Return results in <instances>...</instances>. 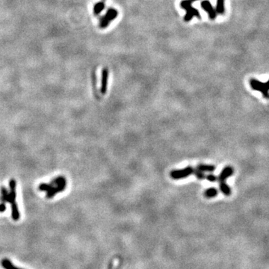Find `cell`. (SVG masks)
<instances>
[{
	"instance_id": "6da1fadb",
	"label": "cell",
	"mask_w": 269,
	"mask_h": 269,
	"mask_svg": "<svg viewBox=\"0 0 269 269\" xmlns=\"http://www.w3.org/2000/svg\"><path fill=\"white\" fill-rule=\"evenodd\" d=\"M249 84H250V86L253 90L260 92V93L263 95V97H265V98L266 99L268 98L269 97L268 82H262L261 81L257 80V79H250V81H249Z\"/></svg>"
},
{
	"instance_id": "7a4b0ae2",
	"label": "cell",
	"mask_w": 269,
	"mask_h": 269,
	"mask_svg": "<svg viewBox=\"0 0 269 269\" xmlns=\"http://www.w3.org/2000/svg\"><path fill=\"white\" fill-rule=\"evenodd\" d=\"M118 16V11L115 8H109L105 14L101 18L100 21V27L101 29H105L109 26L111 21L115 20Z\"/></svg>"
},
{
	"instance_id": "3957f363",
	"label": "cell",
	"mask_w": 269,
	"mask_h": 269,
	"mask_svg": "<svg viewBox=\"0 0 269 269\" xmlns=\"http://www.w3.org/2000/svg\"><path fill=\"white\" fill-rule=\"evenodd\" d=\"M194 168L192 167H186L183 169L174 170L171 172V177L174 179H181L188 177L190 175L194 174Z\"/></svg>"
},
{
	"instance_id": "277c9868",
	"label": "cell",
	"mask_w": 269,
	"mask_h": 269,
	"mask_svg": "<svg viewBox=\"0 0 269 269\" xmlns=\"http://www.w3.org/2000/svg\"><path fill=\"white\" fill-rule=\"evenodd\" d=\"M200 6L202 9L204 10L207 13L209 19H212V20L215 19L216 16H217V13H216L215 9L212 6V3L209 0H204V1L201 2Z\"/></svg>"
},
{
	"instance_id": "5b68a950",
	"label": "cell",
	"mask_w": 269,
	"mask_h": 269,
	"mask_svg": "<svg viewBox=\"0 0 269 269\" xmlns=\"http://www.w3.org/2000/svg\"><path fill=\"white\" fill-rule=\"evenodd\" d=\"M108 69L105 67L102 70V78H101V87H100V92L102 94H105L107 91L108 88Z\"/></svg>"
},
{
	"instance_id": "8992f818",
	"label": "cell",
	"mask_w": 269,
	"mask_h": 269,
	"mask_svg": "<svg viewBox=\"0 0 269 269\" xmlns=\"http://www.w3.org/2000/svg\"><path fill=\"white\" fill-rule=\"evenodd\" d=\"M187 12H186V15L184 16V21L185 22H190L191 19H193V17H197L198 19H200L201 16L200 14L199 11L195 8H193L192 6L190 8H189L188 9L186 10Z\"/></svg>"
},
{
	"instance_id": "52a82bcc",
	"label": "cell",
	"mask_w": 269,
	"mask_h": 269,
	"mask_svg": "<svg viewBox=\"0 0 269 269\" xmlns=\"http://www.w3.org/2000/svg\"><path fill=\"white\" fill-rule=\"evenodd\" d=\"M232 174H233V169H232V167L227 166L222 170L220 175H219V176L218 177V179L220 182H224L227 178L230 177V176H232Z\"/></svg>"
},
{
	"instance_id": "ba28073f",
	"label": "cell",
	"mask_w": 269,
	"mask_h": 269,
	"mask_svg": "<svg viewBox=\"0 0 269 269\" xmlns=\"http://www.w3.org/2000/svg\"><path fill=\"white\" fill-rule=\"evenodd\" d=\"M215 11L217 14L223 15L225 13V6H224V0H217Z\"/></svg>"
},
{
	"instance_id": "9c48e42d",
	"label": "cell",
	"mask_w": 269,
	"mask_h": 269,
	"mask_svg": "<svg viewBox=\"0 0 269 269\" xmlns=\"http://www.w3.org/2000/svg\"><path fill=\"white\" fill-rule=\"evenodd\" d=\"M104 8H105V3L103 2H99L96 3L94 6V14L96 16L99 15L103 11Z\"/></svg>"
},
{
	"instance_id": "30bf717a",
	"label": "cell",
	"mask_w": 269,
	"mask_h": 269,
	"mask_svg": "<svg viewBox=\"0 0 269 269\" xmlns=\"http://www.w3.org/2000/svg\"><path fill=\"white\" fill-rule=\"evenodd\" d=\"M197 169L202 172H213L215 170V167L209 165H200L197 167Z\"/></svg>"
},
{
	"instance_id": "8fae6325",
	"label": "cell",
	"mask_w": 269,
	"mask_h": 269,
	"mask_svg": "<svg viewBox=\"0 0 269 269\" xmlns=\"http://www.w3.org/2000/svg\"><path fill=\"white\" fill-rule=\"evenodd\" d=\"M220 190L226 196H230L231 194V189L230 188V186L224 182H221Z\"/></svg>"
},
{
	"instance_id": "7c38bea8",
	"label": "cell",
	"mask_w": 269,
	"mask_h": 269,
	"mask_svg": "<svg viewBox=\"0 0 269 269\" xmlns=\"http://www.w3.org/2000/svg\"><path fill=\"white\" fill-rule=\"evenodd\" d=\"M11 215L14 220H18L19 218V212L18 210L17 206H16V202L14 204H11Z\"/></svg>"
},
{
	"instance_id": "4fadbf2b",
	"label": "cell",
	"mask_w": 269,
	"mask_h": 269,
	"mask_svg": "<svg viewBox=\"0 0 269 269\" xmlns=\"http://www.w3.org/2000/svg\"><path fill=\"white\" fill-rule=\"evenodd\" d=\"M1 265L5 269H22L16 268V266H14L12 264V262L10 261L9 260H8V259H4V260H2Z\"/></svg>"
},
{
	"instance_id": "5bb4252c",
	"label": "cell",
	"mask_w": 269,
	"mask_h": 269,
	"mask_svg": "<svg viewBox=\"0 0 269 269\" xmlns=\"http://www.w3.org/2000/svg\"><path fill=\"white\" fill-rule=\"evenodd\" d=\"M218 191L216 189H214V188H209V189H206L205 191L204 195L207 198H213L218 195Z\"/></svg>"
},
{
	"instance_id": "9a60e30c",
	"label": "cell",
	"mask_w": 269,
	"mask_h": 269,
	"mask_svg": "<svg viewBox=\"0 0 269 269\" xmlns=\"http://www.w3.org/2000/svg\"><path fill=\"white\" fill-rule=\"evenodd\" d=\"M197 1L198 0H182L180 2V8L184 10L188 9L189 8L191 7L193 3Z\"/></svg>"
},
{
	"instance_id": "2e32d148",
	"label": "cell",
	"mask_w": 269,
	"mask_h": 269,
	"mask_svg": "<svg viewBox=\"0 0 269 269\" xmlns=\"http://www.w3.org/2000/svg\"><path fill=\"white\" fill-rule=\"evenodd\" d=\"M1 193H2V197L1 200L2 201V203H5L8 201V191L5 189L4 187H2L1 189Z\"/></svg>"
},
{
	"instance_id": "e0dca14e",
	"label": "cell",
	"mask_w": 269,
	"mask_h": 269,
	"mask_svg": "<svg viewBox=\"0 0 269 269\" xmlns=\"http://www.w3.org/2000/svg\"><path fill=\"white\" fill-rule=\"evenodd\" d=\"M194 174L197 176V179H204L205 178V174H204V172L202 171H199V170H197V171H194Z\"/></svg>"
},
{
	"instance_id": "ac0fdd59",
	"label": "cell",
	"mask_w": 269,
	"mask_h": 269,
	"mask_svg": "<svg viewBox=\"0 0 269 269\" xmlns=\"http://www.w3.org/2000/svg\"><path fill=\"white\" fill-rule=\"evenodd\" d=\"M51 187L50 184H41L39 186V190L41 191H48L49 189V188Z\"/></svg>"
},
{
	"instance_id": "d6986e66",
	"label": "cell",
	"mask_w": 269,
	"mask_h": 269,
	"mask_svg": "<svg viewBox=\"0 0 269 269\" xmlns=\"http://www.w3.org/2000/svg\"><path fill=\"white\" fill-rule=\"evenodd\" d=\"M206 177V179H207L208 181H209V182H215V181L218 179L217 176H215L213 174H209V175H207Z\"/></svg>"
},
{
	"instance_id": "ffe728a7",
	"label": "cell",
	"mask_w": 269,
	"mask_h": 269,
	"mask_svg": "<svg viewBox=\"0 0 269 269\" xmlns=\"http://www.w3.org/2000/svg\"><path fill=\"white\" fill-rule=\"evenodd\" d=\"M5 209H6V207H5V205L4 203H2V204H0V212H5Z\"/></svg>"
}]
</instances>
